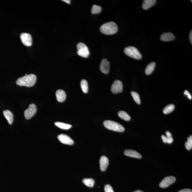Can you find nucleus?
I'll return each mask as SVG.
<instances>
[{"mask_svg": "<svg viewBox=\"0 0 192 192\" xmlns=\"http://www.w3.org/2000/svg\"><path fill=\"white\" fill-rule=\"evenodd\" d=\"M133 192H144L141 191V190H136V191H134Z\"/></svg>", "mask_w": 192, "mask_h": 192, "instance_id": "35", "label": "nucleus"}, {"mask_svg": "<svg viewBox=\"0 0 192 192\" xmlns=\"http://www.w3.org/2000/svg\"><path fill=\"white\" fill-rule=\"evenodd\" d=\"M175 106L173 104H170L167 105L164 108L163 112L165 114L169 113L172 112L174 109Z\"/></svg>", "mask_w": 192, "mask_h": 192, "instance_id": "23", "label": "nucleus"}, {"mask_svg": "<svg viewBox=\"0 0 192 192\" xmlns=\"http://www.w3.org/2000/svg\"><path fill=\"white\" fill-rule=\"evenodd\" d=\"M100 30L102 33L105 35H113L118 31V27L114 22L111 21L102 25Z\"/></svg>", "mask_w": 192, "mask_h": 192, "instance_id": "2", "label": "nucleus"}, {"mask_svg": "<svg viewBox=\"0 0 192 192\" xmlns=\"http://www.w3.org/2000/svg\"><path fill=\"white\" fill-rule=\"evenodd\" d=\"M156 65V63L154 62H151L148 64L145 69V72L146 74L148 75L152 74L155 69Z\"/></svg>", "mask_w": 192, "mask_h": 192, "instance_id": "18", "label": "nucleus"}, {"mask_svg": "<svg viewBox=\"0 0 192 192\" xmlns=\"http://www.w3.org/2000/svg\"><path fill=\"white\" fill-rule=\"evenodd\" d=\"M101 10L102 9L101 6L94 5L92 7L91 13L93 14H96L101 13Z\"/></svg>", "mask_w": 192, "mask_h": 192, "instance_id": "24", "label": "nucleus"}, {"mask_svg": "<svg viewBox=\"0 0 192 192\" xmlns=\"http://www.w3.org/2000/svg\"><path fill=\"white\" fill-rule=\"evenodd\" d=\"M189 40L190 42V43L191 44V45L192 44V30L190 31L189 34Z\"/></svg>", "mask_w": 192, "mask_h": 192, "instance_id": "31", "label": "nucleus"}, {"mask_svg": "<svg viewBox=\"0 0 192 192\" xmlns=\"http://www.w3.org/2000/svg\"><path fill=\"white\" fill-rule=\"evenodd\" d=\"M36 111V106L34 103L30 104L28 109L25 110L24 111V114L25 118L26 119H29L34 115Z\"/></svg>", "mask_w": 192, "mask_h": 192, "instance_id": "6", "label": "nucleus"}, {"mask_svg": "<svg viewBox=\"0 0 192 192\" xmlns=\"http://www.w3.org/2000/svg\"><path fill=\"white\" fill-rule=\"evenodd\" d=\"M55 125L59 128L64 129V130H69L72 127V125L62 122H57L55 123Z\"/></svg>", "mask_w": 192, "mask_h": 192, "instance_id": "19", "label": "nucleus"}, {"mask_svg": "<svg viewBox=\"0 0 192 192\" xmlns=\"http://www.w3.org/2000/svg\"><path fill=\"white\" fill-rule=\"evenodd\" d=\"M57 101L59 102H63L65 101L66 94L65 92L61 89L58 90L56 93Z\"/></svg>", "mask_w": 192, "mask_h": 192, "instance_id": "14", "label": "nucleus"}, {"mask_svg": "<svg viewBox=\"0 0 192 192\" xmlns=\"http://www.w3.org/2000/svg\"><path fill=\"white\" fill-rule=\"evenodd\" d=\"M36 79V76L34 74L27 75L18 79L16 81V83L19 86L31 87L35 84Z\"/></svg>", "mask_w": 192, "mask_h": 192, "instance_id": "1", "label": "nucleus"}, {"mask_svg": "<svg viewBox=\"0 0 192 192\" xmlns=\"http://www.w3.org/2000/svg\"><path fill=\"white\" fill-rule=\"evenodd\" d=\"M81 86L83 91L85 93H88V83L85 79H83L81 82Z\"/></svg>", "mask_w": 192, "mask_h": 192, "instance_id": "22", "label": "nucleus"}, {"mask_svg": "<svg viewBox=\"0 0 192 192\" xmlns=\"http://www.w3.org/2000/svg\"><path fill=\"white\" fill-rule=\"evenodd\" d=\"M58 138L62 143L72 145L74 143V140L69 136L65 134H61L58 136Z\"/></svg>", "mask_w": 192, "mask_h": 192, "instance_id": "10", "label": "nucleus"}, {"mask_svg": "<svg viewBox=\"0 0 192 192\" xmlns=\"http://www.w3.org/2000/svg\"><path fill=\"white\" fill-rule=\"evenodd\" d=\"M103 125L108 130L113 131L122 132L125 131L124 127L123 126L116 122L111 120H106L103 122Z\"/></svg>", "mask_w": 192, "mask_h": 192, "instance_id": "3", "label": "nucleus"}, {"mask_svg": "<svg viewBox=\"0 0 192 192\" xmlns=\"http://www.w3.org/2000/svg\"><path fill=\"white\" fill-rule=\"evenodd\" d=\"M83 182L86 186L92 188L94 186L95 181L91 178H85L83 179Z\"/></svg>", "mask_w": 192, "mask_h": 192, "instance_id": "21", "label": "nucleus"}, {"mask_svg": "<svg viewBox=\"0 0 192 192\" xmlns=\"http://www.w3.org/2000/svg\"><path fill=\"white\" fill-rule=\"evenodd\" d=\"M3 114L8 121V123L11 125L13 122L14 116L13 113L9 110H6L3 111Z\"/></svg>", "mask_w": 192, "mask_h": 192, "instance_id": "17", "label": "nucleus"}, {"mask_svg": "<svg viewBox=\"0 0 192 192\" xmlns=\"http://www.w3.org/2000/svg\"><path fill=\"white\" fill-rule=\"evenodd\" d=\"M20 39L22 43L25 46L29 47L32 45V38L31 35L26 33H22Z\"/></svg>", "mask_w": 192, "mask_h": 192, "instance_id": "8", "label": "nucleus"}, {"mask_svg": "<svg viewBox=\"0 0 192 192\" xmlns=\"http://www.w3.org/2000/svg\"><path fill=\"white\" fill-rule=\"evenodd\" d=\"M131 94L133 97L134 101H135L136 103L137 104H141V100L140 98V96L138 94V93L136 92L132 91L131 92Z\"/></svg>", "mask_w": 192, "mask_h": 192, "instance_id": "25", "label": "nucleus"}, {"mask_svg": "<svg viewBox=\"0 0 192 192\" xmlns=\"http://www.w3.org/2000/svg\"><path fill=\"white\" fill-rule=\"evenodd\" d=\"M124 154L128 157L140 159L142 158V156L138 152L135 150L131 149H127L124 152Z\"/></svg>", "mask_w": 192, "mask_h": 192, "instance_id": "13", "label": "nucleus"}, {"mask_svg": "<svg viewBox=\"0 0 192 192\" xmlns=\"http://www.w3.org/2000/svg\"><path fill=\"white\" fill-rule=\"evenodd\" d=\"M184 93L185 95H186V96H188V97L189 98V99H191L192 97L191 95L188 92V91H186H186H185Z\"/></svg>", "mask_w": 192, "mask_h": 192, "instance_id": "30", "label": "nucleus"}, {"mask_svg": "<svg viewBox=\"0 0 192 192\" xmlns=\"http://www.w3.org/2000/svg\"><path fill=\"white\" fill-rule=\"evenodd\" d=\"M62 1H64V2L67 3L68 4H70L71 3V1H69V0H63Z\"/></svg>", "mask_w": 192, "mask_h": 192, "instance_id": "34", "label": "nucleus"}, {"mask_svg": "<svg viewBox=\"0 0 192 192\" xmlns=\"http://www.w3.org/2000/svg\"><path fill=\"white\" fill-rule=\"evenodd\" d=\"M77 54L80 56L87 58L89 55L90 52L87 46L82 42H80L77 45Z\"/></svg>", "mask_w": 192, "mask_h": 192, "instance_id": "5", "label": "nucleus"}, {"mask_svg": "<svg viewBox=\"0 0 192 192\" xmlns=\"http://www.w3.org/2000/svg\"><path fill=\"white\" fill-rule=\"evenodd\" d=\"M100 69L101 72L103 74H108L109 73L110 69L109 61L106 59H103L100 64Z\"/></svg>", "mask_w": 192, "mask_h": 192, "instance_id": "11", "label": "nucleus"}, {"mask_svg": "<svg viewBox=\"0 0 192 192\" xmlns=\"http://www.w3.org/2000/svg\"><path fill=\"white\" fill-rule=\"evenodd\" d=\"M178 192H192V190L188 188H186V189H183L180 190Z\"/></svg>", "mask_w": 192, "mask_h": 192, "instance_id": "29", "label": "nucleus"}, {"mask_svg": "<svg viewBox=\"0 0 192 192\" xmlns=\"http://www.w3.org/2000/svg\"><path fill=\"white\" fill-rule=\"evenodd\" d=\"M156 3V0H144L142 4V8L144 10L149 9Z\"/></svg>", "mask_w": 192, "mask_h": 192, "instance_id": "16", "label": "nucleus"}, {"mask_svg": "<svg viewBox=\"0 0 192 192\" xmlns=\"http://www.w3.org/2000/svg\"><path fill=\"white\" fill-rule=\"evenodd\" d=\"M176 180V178L174 176H166L160 183L159 186L162 188H167L174 183Z\"/></svg>", "mask_w": 192, "mask_h": 192, "instance_id": "7", "label": "nucleus"}, {"mask_svg": "<svg viewBox=\"0 0 192 192\" xmlns=\"http://www.w3.org/2000/svg\"><path fill=\"white\" fill-rule=\"evenodd\" d=\"M118 114L120 118L126 121H129L131 120V117L126 112L121 111L118 112Z\"/></svg>", "mask_w": 192, "mask_h": 192, "instance_id": "20", "label": "nucleus"}, {"mask_svg": "<svg viewBox=\"0 0 192 192\" xmlns=\"http://www.w3.org/2000/svg\"><path fill=\"white\" fill-rule=\"evenodd\" d=\"M173 141V139L172 137H166V143L169 144H171Z\"/></svg>", "mask_w": 192, "mask_h": 192, "instance_id": "28", "label": "nucleus"}, {"mask_svg": "<svg viewBox=\"0 0 192 192\" xmlns=\"http://www.w3.org/2000/svg\"><path fill=\"white\" fill-rule=\"evenodd\" d=\"M162 138L163 142L164 143H166V137L164 135L162 136Z\"/></svg>", "mask_w": 192, "mask_h": 192, "instance_id": "32", "label": "nucleus"}, {"mask_svg": "<svg viewBox=\"0 0 192 192\" xmlns=\"http://www.w3.org/2000/svg\"><path fill=\"white\" fill-rule=\"evenodd\" d=\"M123 90V84L121 81L116 80L114 81L111 86V91L114 94L121 92Z\"/></svg>", "mask_w": 192, "mask_h": 192, "instance_id": "9", "label": "nucleus"}, {"mask_svg": "<svg viewBox=\"0 0 192 192\" xmlns=\"http://www.w3.org/2000/svg\"><path fill=\"white\" fill-rule=\"evenodd\" d=\"M104 190L105 192H114L113 188L109 184L105 185Z\"/></svg>", "mask_w": 192, "mask_h": 192, "instance_id": "27", "label": "nucleus"}, {"mask_svg": "<svg viewBox=\"0 0 192 192\" xmlns=\"http://www.w3.org/2000/svg\"><path fill=\"white\" fill-rule=\"evenodd\" d=\"M99 162L101 170L103 171H106L109 164V161L108 158L104 156H101L100 158Z\"/></svg>", "mask_w": 192, "mask_h": 192, "instance_id": "12", "label": "nucleus"}, {"mask_svg": "<svg viewBox=\"0 0 192 192\" xmlns=\"http://www.w3.org/2000/svg\"><path fill=\"white\" fill-rule=\"evenodd\" d=\"M185 146L187 150H190L192 148V136H190L188 138V141L185 143Z\"/></svg>", "mask_w": 192, "mask_h": 192, "instance_id": "26", "label": "nucleus"}, {"mask_svg": "<svg viewBox=\"0 0 192 192\" xmlns=\"http://www.w3.org/2000/svg\"><path fill=\"white\" fill-rule=\"evenodd\" d=\"M175 36L171 33H166L163 34L160 37V39L163 41H170L174 40Z\"/></svg>", "mask_w": 192, "mask_h": 192, "instance_id": "15", "label": "nucleus"}, {"mask_svg": "<svg viewBox=\"0 0 192 192\" xmlns=\"http://www.w3.org/2000/svg\"><path fill=\"white\" fill-rule=\"evenodd\" d=\"M124 52L126 55L134 59L139 60L142 59L141 54L135 47L128 46L126 47Z\"/></svg>", "mask_w": 192, "mask_h": 192, "instance_id": "4", "label": "nucleus"}, {"mask_svg": "<svg viewBox=\"0 0 192 192\" xmlns=\"http://www.w3.org/2000/svg\"><path fill=\"white\" fill-rule=\"evenodd\" d=\"M166 137H171V134L169 131H167L166 132Z\"/></svg>", "mask_w": 192, "mask_h": 192, "instance_id": "33", "label": "nucleus"}]
</instances>
